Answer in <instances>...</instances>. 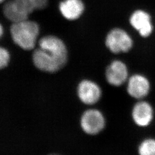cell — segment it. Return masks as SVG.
I'll return each instance as SVG.
<instances>
[{"mask_svg": "<svg viewBox=\"0 0 155 155\" xmlns=\"http://www.w3.org/2000/svg\"><path fill=\"white\" fill-rule=\"evenodd\" d=\"M12 39L24 50H33L37 44L40 33L39 24L28 19L12 23L11 27Z\"/></svg>", "mask_w": 155, "mask_h": 155, "instance_id": "cell-1", "label": "cell"}, {"mask_svg": "<svg viewBox=\"0 0 155 155\" xmlns=\"http://www.w3.org/2000/svg\"><path fill=\"white\" fill-rule=\"evenodd\" d=\"M80 125L86 134L95 136L101 133L105 128V116L99 109H89L83 112L81 117Z\"/></svg>", "mask_w": 155, "mask_h": 155, "instance_id": "cell-2", "label": "cell"}, {"mask_svg": "<svg viewBox=\"0 0 155 155\" xmlns=\"http://www.w3.org/2000/svg\"><path fill=\"white\" fill-rule=\"evenodd\" d=\"M32 61L39 70L49 73L57 72L66 64L52 53L40 47L33 51Z\"/></svg>", "mask_w": 155, "mask_h": 155, "instance_id": "cell-3", "label": "cell"}, {"mask_svg": "<svg viewBox=\"0 0 155 155\" xmlns=\"http://www.w3.org/2000/svg\"><path fill=\"white\" fill-rule=\"evenodd\" d=\"M131 117L134 124L138 127H148L152 123L155 117L154 108L148 101L139 100L133 105Z\"/></svg>", "mask_w": 155, "mask_h": 155, "instance_id": "cell-4", "label": "cell"}, {"mask_svg": "<svg viewBox=\"0 0 155 155\" xmlns=\"http://www.w3.org/2000/svg\"><path fill=\"white\" fill-rule=\"evenodd\" d=\"M106 47L114 54L126 52L131 49L133 41L125 31L116 28L108 33L105 41Z\"/></svg>", "mask_w": 155, "mask_h": 155, "instance_id": "cell-5", "label": "cell"}, {"mask_svg": "<svg viewBox=\"0 0 155 155\" xmlns=\"http://www.w3.org/2000/svg\"><path fill=\"white\" fill-rule=\"evenodd\" d=\"M77 95L83 104L94 105L101 99L102 90L100 85L96 82L89 79H84L78 86Z\"/></svg>", "mask_w": 155, "mask_h": 155, "instance_id": "cell-6", "label": "cell"}, {"mask_svg": "<svg viewBox=\"0 0 155 155\" xmlns=\"http://www.w3.org/2000/svg\"><path fill=\"white\" fill-rule=\"evenodd\" d=\"M127 91L128 95L134 99L144 100L150 91V81L143 75L134 74L127 79Z\"/></svg>", "mask_w": 155, "mask_h": 155, "instance_id": "cell-7", "label": "cell"}, {"mask_svg": "<svg viewBox=\"0 0 155 155\" xmlns=\"http://www.w3.org/2000/svg\"><path fill=\"white\" fill-rule=\"evenodd\" d=\"M39 47L53 54L67 63L68 51L63 41L55 35H47L39 40Z\"/></svg>", "mask_w": 155, "mask_h": 155, "instance_id": "cell-8", "label": "cell"}, {"mask_svg": "<svg viewBox=\"0 0 155 155\" xmlns=\"http://www.w3.org/2000/svg\"><path fill=\"white\" fill-rule=\"evenodd\" d=\"M105 77L107 82L111 86H121L127 82L129 78L127 67L122 61H113L107 67Z\"/></svg>", "mask_w": 155, "mask_h": 155, "instance_id": "cell-9", "label": "cell"}, {"mask_svg": "<svg viewBox=\"0 0 155 155\" xmlns=\"http://www.w3.org/2000/svg\"><path fill=\"white\" fill-rule=\"evenodd\" d=\"M130 23L143 37H148L152 33L153 27L150 15L143 11H136L130 18Z\"/></svg>", "mask_w": 155, "mask_h": 155, "instance_id": "cell-10", "label": "cell"}, {"mask_svg": "<svg viewBox=\"0 0 155 155\" xmlns=\"http://www.w3.org/2000/svg\"><path fill=\"white\" fill-rule=\"evenodd\" d=\"M59 9L64 18L73 21L83 14L84 5L82 0H63L59 5Z\"/></svg>", "mask_w": 155, "mask_h": 155, "instance_id": "cell-11", "label": "cell"}, {"mask_svg": "<svg viewBox=\"0 0 155 155\" xmlns=\"http://www.w3.org/2000/svg\"><path fill=\"white\" fill-rule=\"evenodd\" d=\"M3 13L4 16L12 23L28 19V16L20 9L13 0H11L5 4L3 7Z\"/></svg>", "mask_w": 155, "mask_h": 155, "instance_id": "cell-12", "label": "cell"}, {"mask_svg": "<svg viewBox=\"0 0 155 155\" xmlns=\"http://www.w3.org/2000/svg\"><path fill=\"white\" fill-rule=\"evenodd\" d=\"M139 155H155V139L147 137L143 139L138 145Z\"/></svg>", "mask_w": 155, "mask_h": 155, "instance_id": "cell-13", "label": "cell"}, {"mask_svg": "<svg viewBox=\"0 0 155 155\" xmlns=\"http://www.w3.org/2000/svg\"><path fill=\"white\" fill-rule=\"evenodd\" d=\"M11 60V55L8 50L0 46V70L8 66Z\"/></svg>", "mask_w": 155, "mask_h": 155, "instance_id": "cell-14", "label": "cell"}, {"mask_svg": "<svg viewBox=\"0 0 155 155\" xmlns=\"http://www.w3.org/2000/svg\"><path fill=\"white\" fill-rule=\"evenodd\" d=\"M33 11L36 10H42L48 5V0H29Z\"/></svg>", "mask_w": 155, "mask_h": 155, "instance_id": "cell-15", "label": "cell"}, {"mask_svg": "<svg viewBox=\"0 0 155 155\" xmlns=\"http://www.w3.org/2000/svg\"><path fill=\"white\" fill-rule=\"evenodd\" d=\"M3 35H4V28L0 22V39L2 37Z\"/></svg>", "mask_w": 155, "mask_h": 155, "instance_id": "cell-16", "label": "cell"}, {"mask_svg": "<svg viewBox=\"0 0 155 155\" xmlns=\"http://www.w3.org/2000/svg\"><path fill=\"white\" fill-rule=\"evenodd\" d=\"M4 1H5V0H0V4H1V3H2L3 2H4Z\"/></svg>", "mask_w": 155, "mask_h": 155, "instance_id": "cell-17", "label": "cell"}]
</instances>
